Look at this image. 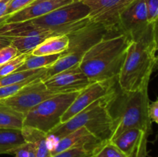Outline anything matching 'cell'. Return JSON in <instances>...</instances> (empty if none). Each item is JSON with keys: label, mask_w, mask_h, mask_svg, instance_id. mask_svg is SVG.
<instances>
[{"label": "cell", "mask_w": 158, "mask_h": 157, "mask_svg": "<svg viewBox=\"0 0 158 157\" xmlns=\"http://www.w3.org/2000/svg\"><path fill=\"white\" fill-rule=\"evenodd\" d=\"M109 95L94 102L67 122L52 129L47 133L49 140L53 139L55 143L67 134L83 127L102 141H109L114 132V121L108 109Z\"/></svg>", "instance_id": "cell-4"}, {"label": "cell", "mask_w": 158, "mask_h": 157, "mask_svg": "<svg viewBox=\"0 0 158 157\" xmlns=\"http://www.w3.org/2000/svg\"><path fill=\"white\" fill-rule=\"evenodd\" d=\"M94 152L95 150L83 148L69 149L51 155L50 157H93Z\"/></svg>", "instance_id": "cell-26"}, {"label": "cell", "mask_w": 158, "mask_h": 157, "mask_svg": "<svg viewBox=\"0 0 158 157\" xmlns=\"http://www.w3.org/2000/svg\"><path fill=\"white\" fill-rule=\"evenodd\" d=\"M150 25L144 0H134L120 15L117 32L132 40L143 33Z\"/></svg>", "instance_id": "cell-10"}, {"label": "cell", "mask_w": 158, "mask_h": 157, "mask_svg": "<svg viewBox=\"0 0 158 157\" xmlns=\"http://www.w3.org/2000/svg\"><path fill=\"white\" fill-rule=\"evenodd\" d=\"M43 81L48 89L58 93L80 92L91 84L79 66L58 72Z\"/></svg>", "instance_id": "cell-12"}, {"label": "cell", "mask_w": 158, "mask_h": 157, "mask_svg": "<svg viewBox=\"0 0 158 157\" xmlns=\"http://www.w3.org/2000/svg\"><path fill=\"white\" fill-rule=\"evenodd\" d=\"M24 116L21 112L0 105V129H22Z\"/></svg>", "instance_id": "cell-20"}, {"label": "cell", "mask_w": 158, "mask_h": 157, "mask_svg": "<svg viewBox=\"0 0 158 157\" xmlns=\"http://www.w3.org/2000/svg\"><path fill=\"white\" fill-rule=\"evenodd\" d=\"M153 32L156 48V65L155 67L158 70V18L153 23Z\"/></svg>", "instance_id": "cell-33"}, {"label": "cell", "mask_w": 158, "mask_h": 157, "mask_svg": "<svg viewBox=\"0 0 158 157\" xmlns=\"http://www.w3.org/2000/svg\"><path fill=\"white\" fill-rule=\"evenodd\" d=\"M10 44V39H9V37L3 36V35H0V49Z\"/></svg>", "instance_id": "cell-34"}, {"label": "cell", "mask_w": 158, "mask_h": 157, "mask_svg": "<svg viewBox=\"0 0 158 157\" xmlns=\"http://www.w3.org/2000/svg\"><path fill=\"white\" fill-rule=\"evenodd\" d=\"M13 157H36V152L31 143H24L12 152Z\"/></svg>", "instance_id": "cell-27"}, {"label": "cell", "mask_w": 158, "mask_h": 157, "mask_svg": "<svg viewBox=\"0 0 158 157\" xmlns=\"http://www.w3.org/2000/svg\"><path fill=\"white\" fill-rule=\"evenodd\" d=\"M157 157H158V156H157Z\"/></svg>", "instance_id": "cell-36"}, {"label": "cell", "mask_w": 158, "mask_h": 157, "mask_svg": "<svg viewBox=\"0 0 158 157\" xmlns=\"http://www.w3.org/2000/svg\"><path fill=\"white\" fill-rule=\"evenodd\" d=\"M156 65V48L153 24L139 36L132 39L126 58L117 77V84L124 92L148 89Z\"/></svg>", "instance_id": "cell-2"}, {"label": "cell", "mask_w": 158, "mask_h": 157, "mask_svg": "<svg viewBox=\"0 0 158 157\" xmlns=\"http://www.w3.org/2000/svg\"><path fill=\"white\" fill-rule=\"evenodd\" d=\"M148 20L149 24H153L158 18V0H144Z\"/></svg>", "instance_id": "cell-29"}, {"label": "cell", "mask_w": 158, "mask_h": 157, "mask_svg": "<svg viewBox=\"0 0 158 157\" xmlns=\"http://www.w3.org/2000/svg\"><path fill=\"white\" fill-rule=\"evenodd\" d=\"M110 34L114 33H112L103 25L92 21L81 29L68 34L69 40L68 48L61 53L57 61L46 69L43 80L62 71L79 66L87 51L96 43Z\"/></svg>", "instance_id": "cell-5"}, {"label": "cell", "mask_w": 158, "mask_h": 157, "mask_svg": "<svg viewBox=\"0 0 158 157\" xmlns=\"http://www.w3.org/2000/svg\"><path fill=\"white\" fill-rule=\"evenodd\" d=\"M93 157H128L111 141H106L97 148Z\"/></svg>", "instance_id": "cell-23"}, {"label": "cell", "mask_w": 158, "mask_h": 157, "mask_svg": "<svg viewBox=\"0 0 158 157\" xmlns=\"http://www.w3.org/2000/svg\"><path fill=\"white\" fill-rule=\"evenodd\" d=\"M117 81V79L109 82L92 83L87 87L80 91L63 115L60 124L67 122L94 102L109 95L112 92Z\"/></svg>", "instance_id": "cell-11"}, {"label": "cell", "mask_w": 158, "mask_h": 157, "mask_svg": "<svg viewBox=\"0 0 158 157\" xmlns=\"http://www.w3.org/2000/svg\"><path fill=\"white\" fill-rule=\"evenodd\" d=\"M59 94L48 89L43 78H38L22 88L17 93L0 100V105L26 115L32 108L47 99Z\"/></svg>", "instance_id": "cell-8"}, {"label": "cell", "mask_w": 158, "mask_h": 157, "mask_svg": "<svg viewBox=\"0 0 158 157\" xmlns=\"http://www.w3.org/2000/svg\"><path fill=\"white\" fill-rule=\"evenodd\" d=\"M147 132L138 129H129L110 141L115 144L128 157H131ZM149 135V134H148Z\"/></svg>", "instance_id": "cell-16"}, {"label": "cell", "mask_w": 158, "mask_h": 157, "mask_svg": "<svg viewBox=\"0 0 158 157\" xmlns=\"http://www.w3.org/2000/svg\"><path fill=\"white\" fill-rule=\"evenodd\" d=\"M80 92L59 93L32 108L24 116L23 126L48 133L61 123V119Z\"/></svg>", "instance_id": "cell-7"}, {"label": "cell", "mask_w": 158, "mask_h": 157, "mask_svg": "<svg viewBox=\"0 0 158 157\" xmlns=\"http://www.w3.org/2000/svg\"><path fill=\"white\" fill-rule=\"evenodd\" d=\"M35 0H12L8 7L7 11H6V16H5V20L10 15L19 12L22 9L27 7L29 4L34 2ZM4 20V21H5Z\"/></svg>", "instance_id": "cell-28"}, {"label": "cell", "mask_w": 158, "mask_h": 157, "mask_svg": "<svg viewBox=\"0 0 158 157\" xmlns=\"http://www.w3.org/2000/svg\"><path fill=\"white\" fill-rule=\"evenodd\" d=\"M22 134L25 141L31 143L36 152V157H50L51 146L47 133L30 126H23Z\"/></svg>", "instance_id": "cell-15"}, {"label": "cell", "mask_w": 158, "mask_h": 157, "mask_svg": "<svg viewBox=\"0 0 158 157\" xmlns=\"http://www.w3.org/2000/svg\"><path fill=\"white\" fill-rule=\"evenodd\" d=\"M148 112L151 122H154L158 125V99L150 103Z\"/></svg>", "instance_id": "cell-32"}, {"label": "cell", "mask_w": 158, "mask_h": 157, "mask_svg": "<svg viewBox=\"0 0 158 157\" xmlns=\"http://www.w3.org/2000/svg\"><path fill=\"white\" fill-rule=\"evenodd\" d=\"M54 35L52 33L30 34L22 36L9 37L12 46H13L20 54L32 53V51L41 44L46 38Z\"/></svg>", "instance_id": "cell-18"}, {"label": "cell", "mask_w": 158, "mask_h": 157, "mask_svg": "<svg viewBox=\"0 0 158 157\" xmlns=\"http://www.w3.org/2000/svg\"><path fill=\"white\" fill-rule=\"evenodd\" d=\"M29 54H19L12 59L6 62L4 64L0 66V78L11 73L17 72L19 69L24 64Z\"/></svg>", "instance_id": "cell-25"}, {"label": "cell", "mask_w": 158, "mask_h": 157, "mask_svg": "<svg viewBox=\"0 0 158 157\" xmlns=\"http://www.w3.org/2000/svg\"><path fill=\"white\" fill-rule=\"evenodd\" d=\"M67 35H52L46 38L32 52L33 55H50L61 54L69 46Z\"/></svg>", "instance_id": "cell-17"}, {"label": "cell", "mask_w": 158, "mask_h": 157, "mask_svg": "<svg viewBox=\"0 0 158 157\" xmlns=\"http://www.w3.org/2000/svg\"><path fill=\"white\" fill-rule=\"evenodd\" d=\"M103 143L86 128L81 127L55 142L51 146V155L78 148L96 150Z\"/></svg>", "instance_id": "cell-13"}, {"label": "cell", "mask_w": 158, "mask_h": 157, "mask_svg": "<svg viewBox=\"0 0 158 157\" xmlns=\"http://www.w3.org/2000/svg\"><path fill=\"white\" fill-rule=\"evenodd\" d=\"M90 9L89 18L103 25L112 33H118L119 18L134 0H82Z\"/></svg>", "instance_id": "cell-9"}, {"label": "cell", "mask_w": 158, "mask_h": 157, "mask_svg": "<svg viewBox=\"0 0 158 157\" xmlns=\"http://www.w3.org/2000/svg\"><path fill=\"white\" fill-rule=\"evenodd\" d=\"M76 0H35L27 7L6 18L3 24L22 22L46 15Z\"/></svg>", "instance_id": "cell-14"}, {"label": "cell", "mask_w": 158, "mask_h": 157, "mask_svg": "<svg viewBox=\"0 0 158 157\" xmlns=\"http://www.w3.org/2000/svg\"><path fill=\"white\" fill-rule=\"evenodd\" d=\"M149 135L146 134L140 141L136 150L131 157H148V139Z\"/></svg>", "instance_id": "cell-31"}, {"label": "cell", "mask_w": 158, "mask_h": 157, "mask_svg": "<svg viewBox=\"0 0 158 157\" xmlns=\"http://www.w3.org/2000/svg\"><path fill=\"white\" fill-rule=\"evenodd\" d=\"M47 69H40L35 70H26L21 72H15L9 75L0 78V87L9 86V85L18 83L35 75H45Z\"/></svg>", "instance_id": "cell-22"}, {"label": "cell", "mask_w": 158, "mask_h": 157, "mask_svg": "<svg viewBox=\"0 0 158 157\" xmlns=\"http://www.w3.org/2000/svg\"><path fill=\"white\" fill-rule=\"evenodd\" d=\"M1 1H2V0H0V2H1Z\"/></svg>", "instance_id": "cell-35"}, {"label": "cell", "mask_w": 158, "mask_h": 157, "mask_svg": "<svg viewBox=\"0 0 158 157\" xmlns=\"http://www.w3.org/2000/svg\"><path fill=\"white\" fill-rule=\"evenodd\" d=\"M45 75H35V76L31 77V78H27L26 80L19 82L18 83H15V84L9 85V86H3V87H0V100L5 99L9 97L12 96V95H15V93L19 92L22 88L24 87L25 86L28 85L29 83H32V82L35 81V80L38 79V78H44Z\"/></svg>", "instance_id": "cell-24"}, {"label": "cell", "mask_w": 158, "mask_h": 157, "mask_svg": "<svg viewBox=\"0 0 158 157\" xmlns=\"http://www.w3.org/2000/svg\"><path fill=\"white\" fill-rule=\"evenodd\" d=\"M89 6L82 0H76L46 15L24 22L32 28L43 29L55 35H68L91 22Z\"/></svg>", "instance_id": "cell-6"}, {"label": "cell", "mask_w": 158, "mask_h": 157, "mask_svg": "<svg viewBox=\"0 0 158 157\" xmlns=\"http://www.w3.org/2000/svg\"><path fill=\"white\" fill-rule=\"evenodd\" d=\"M24 143L21 129H0V154H12Z\"/></svg>", "instance_id": "cell-19"}, {"label": "cell", "mask_w": 158, "mask_h": 157, "mask_svg": "<svg viewBox=\"0 0 158 157\" xmlns=\"http://www.w3.org/2000/svg\"><path fill=\"white\" fill-rule=\"evenodd\" d=\"M60 55L61 54L50 55H33L30 53L28 55L24 64L17 70V72L48 69L57 61Z\"/></svg>", "instance_id": "cell-21"}, {"label": "cell", "mask_w": 158, "mask_h": 157, "mask_svg": "<svg viewBox=\"0 0 158 157\" xmlns=\"http://www.w3.org/2000/svg\"><path fill=\"white\" fill-rule=\"evenodd\" d=\"M19 51L12 45L0 49V66L19 55Z\"/></svg>", "instance_id": "cell-30"}, {"label": "cell", "mask_w": 158, "mask_h": 157, "mask_svg": "<svg viewBox=\"0 0 158 157\" xmlns=\"http://www.w3.org/2000/svg\"><path fill=\"white\" fill-rule=\"evenodd\" d=\"M116 83L108 97V109L114 121L110 139L129 129H140L150 135L152 122L148 112V89L124 92Z\"/></svg>", "instance_id": "cell-3"}, {"label": "cell", "mask_w": 158, "mask_h": 157, "mask_svg": "<svg viewBox=\"0 0 158 157\" xmlns=\"http://www.w3.org/2000/svg\"><path fill=\"white\" fill-rule=\"evenodd\" d=\"M131 41L122 33L107 35L87 51L79 67L91 83L117 79Z\"/></svg>", "instance_id": "cell-1"}]
</instances>
